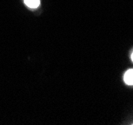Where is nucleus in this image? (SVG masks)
Returning a JSON list of instances; mask_svg holds the SVG:
<instances>
[{"label":"nucleus","mask_w":133,"mask_h":125,"mask_svg":"<svg viewBox=\"0 0 133 125\" xmlns=\"http://www.w3.org/2000/svg\"><path fill=\"white\" fill-rule=\"evenodd\" d=\"M124 81L128 85H133V69L127 70L124 74Z\"/></svg>","instance_id":"1"},{"label":"nucleus","mask_w":133,"mask_h":125,"mask_svg":"<svg viewBox=\"0 0 133 125\" xmlns=\"http://www.w3.org/2000/svg\"><path fill=\"white\" fill-rule=\"evenodd\" d=\"M25 4L30 8H36L39 6L40 0H24Z\"/></svg>","instance_id":"2"},{"label":"nucleus","mask_w":133,"mask_h":125,"mask_svg":"<svg viewBox=\"0 0 133 125\" xmlns=\"http://www.w3.org/2000/svg\"><path fill=\"white\" fill-rule=\"evenodd\" d=\"M131 59H132V61H133V52H132V54H131Z\"/></svg>","instance_id":"3"}]
</instances>
